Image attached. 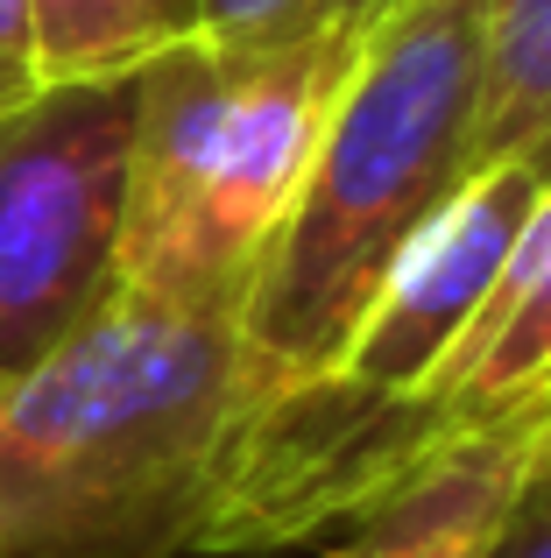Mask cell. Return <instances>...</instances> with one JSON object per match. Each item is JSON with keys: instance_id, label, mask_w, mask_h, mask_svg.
<instances>
[{"instance_id": "1", "label": "cell", "mask_w": 551, "mask_h": 558, "mask_svg": "<svg viewBox=\"0 0 551 558\" xmlns=\"http://www.w3.org/2000/svg\"><path fill=\"white\" fill-rule=\"evenodd\" d=\"M241 403L234 318L113 290L0 381V558H184Z\"/></svg>"}, {"instance_id": "2", "label": "cell", "mask_w": 551, "mask_h": 558, "mask_svg": "<svg viewBox=\"0 0 551 558\" xmlns=\"http://www.w3.org/2000/svg\"><path fill=\"white\" fill-rule=\"evenodd\" d=\"M481 0H382L304 184L241 298V403L297 389L368 312L411 233L474 178Z\"/></svg>"}, {"instance_id": "3", "label": "cell", "mask_w": 551, "mask_h": 558, "mask_svg": "<svg viewBox=\"0 0 551 558\" xmlns=\"http://www.w3.org/2000/svg\"><path fill=\"white\" fill-rule=\"evenodd\" d=\"M544 184H551L544 156L474 170L389 262L368 312L332 347L326 368L304 375L297 389H276L262 403L234 410L212 509L192 551L206 558L290 551L396 488L417 396L439 381L445 354L467 332L474 304L488 298Z\"/></svg>"}, {"instance_id": "4", "label": "cell", "mask_w": 551, "mask_h": 558, "mask_svg": "<svg viewBox=\"0 0 551 558\" xmlns=\"http://www.w3.org/2000/svg\"><path fill=\"white\" fill-rule=\"evenodd\" d=\"M375 8L283 50L184 36L135 71L121 290L241 318Z\"/></svg>"}, {"instance_id": "5", "label": "cell", "mask_w": 551, "mask_h": 558, "mask_svg": "<svg viewBox=\"0 0 551 558\" xmlns=\"http://www.w3.org/2000/svg\"><path fill=\"white\" fill-rule=\"evenodd\" d=\"M135 71L42 85L0 121V381H22L121 290Z\"/></svg>"}, {"instance_id": "6", "label": "cell", "mask_w": 551, "mask_h": 558, "mask_svg": "<svg viewBox=\"0 0 551 558\" xmlns=\"http://www.w3.org/2000/svg\"><path fill=\"white\" fill-rule=\"evenodd\" d=\"M544 403H551V184L516 227L510 255H502L488 298L474 304L467 332L453 340L439 381L417 396L411 432H403V481L453 446L530 438Z\"/></svg>"}, {"instance_id": "7", "label": "cell", "mask_w": 551, "mask_h": 558, "mask_svg": "<svg viewBox=\"0 0 551 558\" xmlns=\"http://www.w3.org/2000/svg\"><path fill=\"white\" fill-rule=\"evenodd\" d=\"M530 460H538L530 438H481L439 452L403 488L346 517V537L326 558H495L502 517Z\"/></svg>"}, {"instance_id": "8", "label": "cell", "mask_w": 551, "mask_h": 558, "mask_svg": "<svg viewBox=\"0 0 551 558\" xmlns=\"http://www.w3.org/2000/svg\"><path fill=\"white\" fill-rule=\"evenodd\" d=\"M516 156L551 163V0H481L474 170Z\"/></svg>"}, {"instance_id": "9", "label": "cell", "mask_w": 551, "mask_h": 558, "mask_svg": "<svg viewBox=\"0 0 551 558\" xmlns=\"http://www.w3.org/2000/svg\"><path fill=\"white\" fill-rule=\"evenodd\" d=\"M42 85L142 71L156 50L192 36V0H28Z\"/></svg>"}, {"instance_id": "10", "label": "cell", "mask_w": 551, "mask_h": 558, "mask_svg": "<svg viewBox=\"0 0 551 558\" xmlns=\"http://www.w3.org/2000/svg\"><path fill=\"white\" fill-rule=\"evenodd\" d=\"M382 0H192V36L226 50H283V43L326 36Z\"/></svg>"}, {"instance_id": "11", "label": "cell", "mask_w": 551, "mask_h": 558, "mask_svg": "<svg viewBox=\"0 0 551 558\" xmlns=\"http://www.w3.org/2000/svg\"><path fill=\"white\" fill-rule=\"evenodd\" d=\"M495 558H551V446L530 460L524 488H516L510 517H502Z\"/></svg>"}, {"instance_id": "12", "label": "cell", "mask_w": 551, "mask_h": 558, "mask_svg": "<svg viewBox=\"0 0 551 558\" xmlns=\"http://www.w3.org/2000/svg\"><path fill=\"white\" fill-rule=\"evenodd\" d=\"M42 93V71H36V14L28 0H0V121L14 107Z\"/></svg>"}, {"instance_id": "13", "label": "cell", "mask_w": 551, "mask_h": 558, "mask_svg": "<svg viewBox=\"0 0 551 558\" xmlns=\"http://www.w3.org/2000/svg\"><path fill=\"white\" fill-rule=\"evenodd\" d=\"M530 446H551V403L538 410V424H530Z\"/></svg>"}]
</instances>
